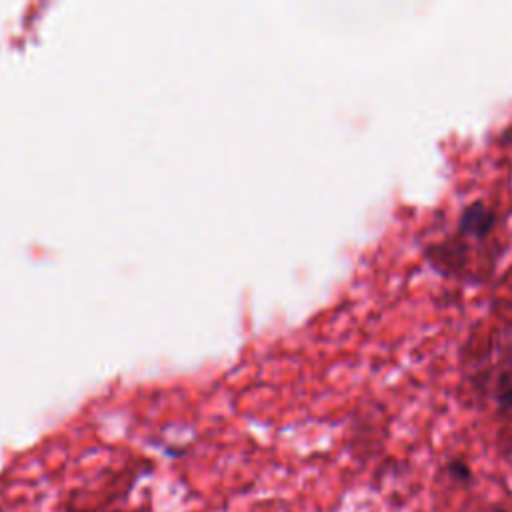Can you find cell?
I'll list each match as a JSON object with an SVG mask.
<instances>
[{
    "instance_id": "6da1fadb",
    "label": "cell",
    "mask_w": 512,
    "mask_h": 512,
    "mask_svg": "<svg viewBox=\"0 0 512 512\" xmlns=\"http://www.w3.org/2000/svg\"><path fill=\"white\" fill-rule=\"evenodd\" d=\"M494 220H496L494 212L488 206H484L482 202H474V204H468L462 210L460 220H458V228L466 236L482 238L492 230Z\"/></svg>"
},
{
    "instance_id": "3957f363",
    "label": "cell",
    "mask_w": 512,
    "mask_h": 512,
    "mask_svg": "<svg viewBox=\"0 0 512 512\" xmlns=\"http://www.w3.org/2000/svg\"><path fill=\"white\" fill-rule=\"evenodd\" d=\"M494 512H504V510H494Z\"/></svg>"
},
{
    "instance_id": "7a4b0ae2",
    "label": "cell",
    "mask_w": 512,
    "mask_h": 512,
    "mask_svg": "<svg viewBox=\"0 0 512 512\" xmlns=\"http://www.w3.org/2000/svg\"><path fill=\"white\" fill-rule=\"evenodd\" d=\"M448 472H450L454 478L462 480V482L472 478V472H470L468 464H466V462H462V460H454V462L448 466Z\"/></svg>"
}]
</instances>
